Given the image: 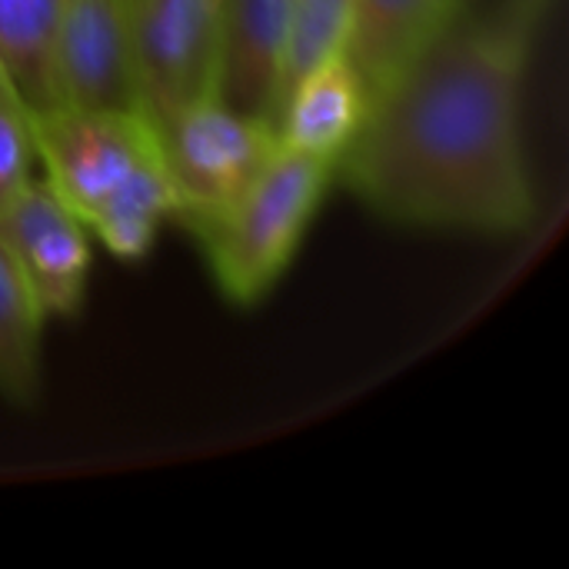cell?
<instances>
[{"label": "cell", "instance_id": "52a82bcc", "mask_svg": "<svg viewBox=\"0 0 569 569\" xmlns=\"http://www.w3.org/2000/svg\"><path fill=\"white\" fill-rule=\"evenodd\" d=\"M60 107L137 110L127 0H60Z\"/></svg>", "mask_w": 569, "mask_h": 569}, {"label": "cell", "instance_id": "4fadbf2b", "mask_svg": "<svg viewBox=\"0 0 569 569\" xmlns=\"http://www.w3.org/2000/svg\"><path fill=\"white\" fill-rule=\"evenodd\" d=\"M350 30V0H293L283 63H280V83H277V110H280L293 87L317 67H323L333 57H343Z\"/></svg>", "mask_w": 569, "mask_h": 569}, {"label": "cell", "instance_id": "8992f818", "mask_svg": "<svg viewBox=\"0 0 569 569\" xmlns=\"http://www.w3.org/2000/svg\"><path fill=\"white\" fill-rule=\"evenodd\" d=\"M0 243L43 317L80 310L90 277V230L43 177H30L0 210Z\"/></svg>", "mask_w": 569, "mask_h": 569}, {"label": "cell", "instance_id": "3957f363", "mask_svg": "<svg viewBox=\"0 0 569 569\" xmlns=\"http://www.w3.org/2000/svg\"><path fill=\"white\" fill-rule=\"evenodd\" d=\"M160 163L173 190V217L203 240L257 183L283 147L267 117H250L220 97L153 120Z\"/></svg>", "mask_w": 569, "mask_h": 569}, {"label": "cell", "instance_id": "5b68a950", "mask_svg": "<svg viewBox=\"0 0 569 569\" xmlns=\"http://www.w3.org/2000/svg\"><path fill=\"white\" fill-rule=\"evenodd\" d=\"M137 110L153 123L217 97L220 0H127Z\"/></svg>", "mask_w": 569, "mask_h": 569}, {"label": "cell", "instance_id": "7a4b0ae2", "mask_svg": "<svg viewBox=\"0 0 569 569\" xmlns=\"http://www.w3.org/2000/svg\"><path fill=\"white\" fill-rule=\"evenodd\" d=\"M33 153L57 197L120 260L143 257L173 217V190L140 110H40Z\"/></svg>", "mask_w": 569, "mask_h": 569}, {"label": "cell", "instance_id": "8fae6325", "mask_svg": "<svg viewBox=\"0 0 569 569\" xmlns=\"http://www.w3.org/2000/svg\"><path fill=\"white\" fill-rule=\"evenodd\" d=\"M57 23L60 0H0V60L33 113L60 107Z\"/></svg>", "mask_w": 569, "mask_h": 569}, {"label": "cell", "instance_id": "9c48e42d", "mask_svg": "<svg viewBox=\"0 0 569 569\" xmlns=\"http://www.w3.org/2000/svg\"><path fill=\"white\" fill-rule=\"evenodd\" d=\"M457 17L460 0H350L343 57L367 97H380Z\"/></svg>", "mask_w": 569, "mask_h": 569}, {"label": "cell", "instance_id": "7c38bea8", "mask_svg": "<svg viewBox=\"0 0 569 569\" xmlns=\"http://www.w3.org/2000/svg\"><path fill=\"white\" fill-rule=\"evenodd\" d=\"M43 320L23 273L0 243V393L13 403L37 397Z\"/></svg>", "mask_w": 569, "mask_h": 569}, {"label": "cell", "instance_id": "30bf717a", "mask_svg": "<svg viewBox=\"0 0 569 569\" xmlns=\"http://www.w3.org/2000/svg\"><path fill=\"white\" fill-rule=\"evenodd\" d=\"M370 97L347 57H333L310 70L280 110V140L300 153L320 157L337 167L340 153L357 137Z\"/></svg>", "mask_w": 569, "mask_h": 569}, {"label": "cell", "instance_id": "277c9868", "mask_svg": "<svg viewBox=\"0 0 569 569\" xmlns=\"http://www.w3.org/2000/svg\"><path fill=\"white\" fill-rule=\"evenodd\" d=\"M333 177V163L280 147L237 207L200 240L220 293L233 303L260 300L293 260Z\"/></svg>", "mask_w": 569, "mask_h": 569}, {"label": "cell", "instance_id": "ba28073f", "mask_svg": "<svg viewBox=\"0 0 569 569\" xmlns=\"http://www.w3.org/2000/svg\"><path fill=\"white\" fill-rule=\"evenodd\" d=\"M290 13L293 0H220L217 97L233 110L277 123L273 110Z\"/></svg>", "mask_w": 569, "mask_h": 569}, {"label": "cell", "instance_id": "6da1fadb", "mask_svg": "<svg viewBox=\"0 0 569 569\" xmlns=\"http://www.w3.org/2000/svg\"><path fill=\"white\" fill-rule=\"evenodd\" d=\"M540 0L453 20L380 97L333 173L380 217L480 233L533 220L520 83Z\"/></svg>", "mask_w": 569, "mask_h": 569}, {"label": "cell", "instance_id": "5bb4252c", "mask_svg": "<svg viewBox=\"0 0 569 569\" xmlns=\"http://www.w3.org/2000/svg\"><path fill=\"white\" fill-rule=\"evenodd\" d=\"M33 110L0 60V210L33 177Z\"/></svg>", "mask_w": 569, "mask_h": 569}]
</instances>
